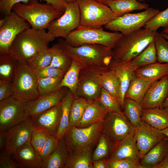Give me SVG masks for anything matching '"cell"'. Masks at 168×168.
Wrapping results in <instances>:
<instances>
[{
    "instance_id": "obj_1",
    "label": "cell",
    "mask_w": 168,
    "mask_h": 168,
    "mask_svg": "<svg viewBox=\"0 0 168 168\" xmlns=\"http://www.w3.org/2000/svg\"><path fill=\"white\" fill-rule=\"evenodd\" d=\"M58 43L66 54L84 68L103 71L109 68L112 60V49L101 45L85 44L73 47L64 39H59Z\"/></svg>"
},
{
    "instance_id": "obj_2",
    "label": "cell",
    "mask_w": 168,
    "mask_h": 168,
    "mask_svg": "<svg viewBox=\"0 0 168 168\" xmlns=\"http://www.w3.org/2000/svg\"><path fill=\"white\" fill-rule=\"evenodd\" d=\"M55 39L45 30L30 28L16 36L10 48L9 54L18 61L27 63L37 52L48 47L49 43Z\"/></svg>"
},
{
    "instance_id": "obj_3",
    "label": "cell",
    "mask_w": 168,
    "mask_h": 168,
    "mask_svg": "<svg viewBox=\"0 0 168 168\" xmlns=\"http://www.w3.org/2000/svg\"><path fill=\"white\" fill-rule=\"evenodd\" d=\"M157 32L141 28L123 35L112 49V61L117 63L128 62L154 40Z\"/></svg>"
},
{
    "instance_id": "obj_4",
    "label": "cell",
    "mask_w": 168,
    "mask_h": 168,
    "mask_svg": "<svg viewBox=\"0 0 168 168\" xmlns=\"http://www.w3.org/2000/svg\"><path fill=\"white\" fill-rule=\"evenodd\" d=\"M28 3L14 4L12 11L28 22L32 28L47 29L50 23L60 16L64 12L52 4L39 3L38 0H30Z\"/></svg>"
},
{
    "instance_id": "obj_5",
    "label": "cell",
    "mask_w": 168,
    "mask_h": 168,
    "mask_svg": "<svg viewBox=\"0 0 168 168\" xmlns=\"http://www.w3.org/2000/svg\"><path fill=\"white\" fill-rule=\"evenodd\" d=\"M123 35L118 32H110L102 27L80 26L64 39L69 45L77 47L85 44L101 45L111 49Z\"/></svg>"
},
{
    "instance_id": "obj_6",
    "label": "cell",
    "mask_w": 168,
    "mask_h": 168,
    "mask_svg": "<svg viewBox=\"0 0 168 168\" xmlns=\"http://www.w3.org/2000/svg\"><path fill=\"white\" fill-rule=\"evenodd\" d=\"M13 96L27 103L40 96L38 90V79L33 70L27 63L18 61L13 81Z\"/></svg>"
},
{
    "instance_id": "obj_7",
    "label": "cell",
    "mask_w": 168,
    "mask_h": 168,
    "mask_svg": "<svg viewBox=\"0 0 168 168\" xmlns=\"http://www.w3.org/2000/svg\"><path fill=\"white\" fill-rule=\"evenodd\" d=\"M81 26L100 28L117 17L107 5L95 0H78Z\"/></svg>"
},
{
    "instance_id": "obj_8",
    "label": "cell",
    "mask_w": 168,
    "mask_h": 168,
    "mask_svg": "<svg viewBox=\"0 0 168 168\" xmlns=\"http://www.w3.org/2000/svg\"><path fill=\"white\" fill-rule=\"evenodd\" d=\"M102 122L85 128L70 127L64 136L69 153L83 149H92L102 134Z\"/></svg>"
},
{
    "instance_id": "obj_9",
    "label": "cell",
    "mask_w": 168,
    "mask_h": 168,
    "mask_svg": "<svg viewBox=\"0 0 168 168\" xmlns=\"http://www.w3.org/2000/svg\"><path fill=\"white\" fill-rule=\"evenodd\" d=\"M135 129L124 114L115 112H108L102 123V133L112 147L134 133Z\"/></svg>"
},
{
    "instance_id": "obj_10",
    "label": "cell",
    "mask_w": 168,
    "mask_h": 168,
    "mask_svg": "<svg viewBox=\"0 0 168 168\" xmlns=\"http://www.w3.org/2000/svg\"><path fill=\"white\" fill-rule=\"evenodd\" d=\"M160 12L157 9L149 7L137 13H127L117 17L105 26L107 30L126 35L144 27L146 23Z\"/></svg>"
},
{
    "instance_id": "obj_11",
    "label": "cell",
    "mask_w": 168,
    "mask_h": 168,
    "mask_svg": "<svg viewBox=\"0 0 168 168\" xmlns=\"http://www.w3.org/2000/svg\"><path fill=\"white\" fill-rule=\"evenodd\" d=\"M80 16L78 0L67 3L64 12L53 21L47 29L55 38L64 39L80 26Z\"/></svg>"
},
{
    "instance_id": "obj_12",
    "label": "cell",
    "mask_w": 168,
    "mask_h": 168,
    "mask_svg": "<svg viewBox=\"0 0 168 168\" xmlns=\"http://www.w3.org/2000/svg\"><path fill=\"white\" fill-rule=\"evenodd\" d=\"M26 104L13 96L0 101V131H7L29 117Z\"/></svg>"
},
{
    "instance_id": "obj_13",
    "label": "cell",
    "mask_w": 168,
    "mask_h": 168,
    "mask_svg": "<svg viewBox=\"0 0 168 168\" xmlns=\"http://www.w3.org/2000/svg\"><path fill=\"white\" fill-rule=\"evenodd\" d=\"M5 22L0 27V54H8L16 36L24 30L30 28V24L12 11L5 15Z\"/></svg>"
},
{
    "instance_id": "obj_14",
    "label": "cell",
    "mask_w": 168,
    "mask_h": 168,
    "mask_svg": "<svg viewBox=\"0 0 168 168\" xmlns=\"http://www.w3.org/2000/svg\"><path fill=\"white\" fill-rule=\"evenodd\" d=\"M102 71L84 68L81 70L76 98H82L88 103L99 100L102 89L99 76Z\"/></svg>"
},
{
    "instance_id": "obj_15",
    "label": "cell",
    "mask_w": 168,
    "mask_h": 168,
    "mask_svg": "<svg viewBox=\"0 0 168 168\" xmlns=\"http://www.w3.org/2000/svg\"><path fill=\"white\" fill-rule=\"evenodd\" d=\"M134 134L141 159L151 149L166 137L162 130L142 121L135 128Z\"/></svg>"
},
{
    "instance_id": "obj_16",
    "label": "cell",
    "mask_w": 168,
    "mask_h": 168,
    "mask_svg": "<svg viewBox=\"0 0 168 168\" xmlns=\"http://www.w3.org/2000/svg\"><path fill=\"white\" fill-rule=\"evenodd\" d=\"M33 129L29 116L25 120L6 131L5 150L12 155L18 149L30 141Z\"/></svg>"
},
{
    "instance_id": "obj_17",
    "label": "cell",
    "mask_w": 168,
    "mask_h": 168,
    "mask_svg": "<svg viewBox=\"0 0 168 168\" xmlns=\"http://www.w3.org/2000/svg\"><path fill=\"white\" fill-rule=\"evenodd\" d=\"M60 104L37 115L29 116L33 128L55 135L60 120Z\"/></svg>"
},
{
    "instance_id": "obj_18",
    "label": "cell",
    "mask_w": 168,
    "mask_h": 168,
    "mask_svg": "<svg viewBox=\"0 0 168 168\" xmlns=\"http://www.w3.org/2000/svg\"><path fill=\"white\" fill-rule=\"evenodd\" d=\"M68 90L67 87H63L57 91L40 96L36 99L26 103L29 116L38 114L59 105Z\"/></svg>"
},
{
    "instance_id": "obj_19",
    "label": "cell",
    "mask_w": 168,
    "mask_h": 168,
    "mask_svg": "<svg viewBox=\"0 0 168 168\" xmlns=\"http://www.w3.org/2000/svg\"><path fill=\"white\" fill-rule=\"evenodd\" d=\"M168 96V75L154 82L140 105L143 109L160 107Z\"/></svg>"
},
{
    "instance_id": "obj_20",
    "label": "cell",
    "mask_w": 168,
    "mask_h": 168,
    "mask_svg": "<svg viewBox=\"0 0 168 168\" xmlns=\"http://www.w3.org/2000/svg\"><path fill=\"white\" fill-rule=\"evenodd\" d=\"M110 152L109 159H130L139 160L140 158L134 133L114 145Z\"/></svg>"
},
{
    "instance_id": "obj_21",
    "label": "cell",
    "mask_w": 168,
    "mask_h": 168,
    "mask_svg": "<svg viewBox=\"0 0 168 168\" xmlns=\"http://www.w3.org/2000/svg\"><path fill=\"white\" fill-rule=\"evenodd\" d=\"M13 159L20 168H41L43 162L40 156L29 142L12 155Z\"/></svg>"
},
{
    "instance_id": "obj_22",
    "label": "cell",
    "mask_w": 168,
    "mask_h": 168,
    "mask_svg": "<svg viewBox=\"0 0 168 168\" xmlns=\"http://www.w3.org/2000/svg\"><path fill=\"white\" fill-rule=\"evenodd\" d=\"M109 68L114 70L118 77L120 86L119 101L123 107L125 96L132 81L136 76L135 71L128 67L127 63H117L111 61Z\"/></svg>"
},
{
    "instance_id": "obj_23",
    "label": "cell",
    "mask_w": 168,
    "mask_h": 168,
    "mask_svg": "<svg viewBox=\"0 0 168 168\" xmlns=\"http://www.w3.org/2000/svg\"><path fill=\"white\" fill-rule=\"evenodd\" d=\"M108 112L99 100L89 103L76 127H86L95 123L102 122Z\"/></svg>"
},
{
    "instance_id": "obj_24",
    "label": "cell",
    "mask_w": 168,
    "mask_h": 168,
    "mask_svg": "<svg viewBox=\"0 0 168 168\" xmlns=\"http://www.w3.org/2000/svg\"><path fill=\"white\" fill-rule=\"evenodd\" d=\"M141 120L162 130L168 127V108L158 107L142 109Z\"/></svg>"
},
{
    "instance_id": "obj_25",
    "label": "cell",
    "mask_w": 168,
    "mask_h": 168,
    "mask_svg": "<svg viewBox=\"0 0 168 168\" xmlns=\"http://www.w3.org/2000/svg\"><path fill=\"white\" fill-rule=\"evenodd\" d=\"M168 152V138L162 140L147 152L140 162L144 168H152L160 163Z\"/></svg>"
},
{
    "instance_id": "obj_26",
    "label": "cell",
    "mask_w": 168,
    "mask_h": 168,
    "mask_svg": "<svg viewBox=\"0 0 168 168\" xmlns=\"http://www.w3.org/2000/svg\"><path fill=\"white\" fill-rule=\"evenodd\" d=\"M69 154L63 136L60 139L59 143L55 151L43 162L41 168H65Z\"/></svg>"
},
{
    "instance_id": "obj_27",
    "label": "cell",
    "mask_w": 168,
    "mask_h": 168,
    "mask_svg": "<svg viewBox=\"0 0 168 168\" xmlns=\"http://www.w3.org/2000/svg\"><path fill=\"white\" fill-rule=\"evenodd\" d=\"M136 76L147 81H156L168 75V63L156 62L135 71Z\"/></svg>"
},
{
    "instance_id": "obj_28",
    "label": "cell",
    "mask_w": 168,
    "mask_h": 168,
    "mask_svg": "<svg viewBox=\"0 0 168 168\" xmlns=\"http://www.w3.org/2000/svg\"><path fill=\"white\" fill-rule=\"evenodd\" d=\"M155 81H146L136 76L131 82L125 98L132 100L140 104L149 88Z\"/></svg>"
},
{
    "instance_id": "obj_29",
    "label": "cell",
    "mask_w": 168,
    "mask_h": 168,
    "mask_svg": "<svg viewBox=\"0 0 168 168\" xmlns=\"http://www.w3.org/2000/svg\"><path fill=\"white\" fill-rule=\"evenodd\" d=\"M74 97L68 89L61 102V115L59 128L56 135L59 139L64 135L70 128L69 117L71 105Z\"/></svg>"
},
{
    "instance_id": "obj_30",
    "label": "cell",
    "mask_w": 168,
    "mask_h": 168,
    "mask_svg": "<svg viewBox=\"0 0 168 168\" xmlns=\"http://www.w3.org/2000/svg\"><path fill=\"white\" fill-rule=\"evenodd\" d=\"M107 6L117 17L133 11L146 10L149 7L147 3L137 0H115L109 2Z\"/></svg>"
},
{
    "instance_id": "obj_31",
    "label": "cell",
    "mask_w": 168,
    "mask_h": 168,
    "mask_svg": "<svg viewBox=\"0 0 168 168\" xmlns=\"http://www.w3.org/2000/svg\"><path fill=\"white\" fill-rule=\"evenodd\" d=\"M157 61L154 40L139 54L127 63L131 69L135 70Z\"/></svg>"
},
{
    "instance_id": "obj_32",
    "label": "cell",
    "mask_w": 168,
    "mask_h": 168,
    "mask_svg": "<svg viewBox=\"0 0 168 168\" xmlns=\"http://www.w3.org/2000/svg\"><path fill=\"white\" fill-rule=\"evenodd\" d=\"M92 151L85 149L70 153L65 168H93Z\"/></svg>"
},
{
    "instance_id": "obj_33",
    "label": "cell",
    "mask_w": 168,
    "mask_h": 168,
    "mask_svg": "<svg viewBox=\"0 0 168 168\" xmlns=\"http://www.w3.org/2000/svg\"><path fill=\"white\" fill-rule=\"evenodd\" d=\"M99 77L102 87L114 96L119 101V82L116 72L109 68L101 71Z\"/></svg>"
},
{
    "instance_id": "obj_34",
    "label": "cell",
    "mask_w": 168,
    "mask_h": 168,
    "mask_svg": "<svg viewBox=\"0 0 168 168\" xmlns=\"http://www.w3.org/2000/svg\"><path fill=\"white\" fill-rule=\"evenodd\" d=\"M83 68L80 63L72 59L71 65L62 81V86L67 87L72 94L74 98L76 97L80 71Z\"/></svg>"
},
{
    "instance_id": "obj_35",
    "label": "cell",
    "mask_w": 168,
    "mask_h": 168,
    "mask_svg": "<svg viewBox=\"0 0 168 168\" xmlns=\"http://www.w3.org/2000/svg\"><path fill=\"white\" fill-rule=\"evenodd\" d=\"M54 50L53 45L51 48L42 49L28 60L27 64L33 70L44 68L50 65Z\"/></svg>"
},
{
    "instance_id": "obj_36",
    "label": "cell",
    "mask_w": 168,
    "mask_h": 168,
    "mask_svg": "<svg viewBox=\"0 0 168 168\" xmlns=\"http://www.w3.org/2000/svg\"><path fill=\"white\" fill-rule=\"evenodd\" d=\"M18 62L9 54H0V79L13 82Z\"/></svg>"
},
{
    "instance_id": "obj_37",
    "label": "cell",
    "mask_w": 168,
    "mask_h": 168,
    "mask_svg": "<svg viewBox=\"0 0 168 168\" xmlns=\"http://www.w3.org/2000/svg\"><path fill=\"white\" fill-rule=\"evenodd\" d=\"M123 107L125 116L132 125L136 127L141 121L142 108L140 104L132 100L125 98Z\"/></svg>"
},
{
    "instance_id": "obj_38",
    "label": "cell",
    "mask_w": 168,
    "mask_h": 168,
    "mask_svg": "<svg viewBox=\"0 0 168 168\" xmlns=\"http://www.w3.org/2000/svg\"><path fill=\"white\" fill-rule=\"evenodd\" d=\"M88 104L82 98L76 97L74 99L70 111V127L77 126L82 117Z\"/></svg>"
},
{
    "instance_id": "obj_39",
    "label": "cell",
    "mask_w": 168,
    "mask_h": 168,
    "mask_svg": "<svg viewBox=\"0 0 168 168\" xmlns=\"http://www.w3.org/2000/svg\"><path fill=\"white\" fill-rule=\"evenodd\" d=\"M63 77L45 78L38 79V90L40 96L52 93L63 87Z\"/></svg>"
},
{
    "instance_id": "obj_40",
    "label": "cell",
    "mask_w": 168,
    "mask_h": 168,
    "mask_svg": "<svg viewBox=\"0 0 168 168\" xmlns=\"http://www.w3.org/2000/svg\"><path fill=\"white\" fill-rule=\"evenodd\" d=\"M54 45V52L50 65L61 70L65 73L71 65L72 59L62 50L58 43Z\"/></svg>"
},
{
    "instance_id": "obj_41",
    "label": "cell",
    "mask_w": 168,
    "mask_h": 168,
    "mask_svg": "<svg viewBox=\"0 0 168 168\" xmlns=\"http://www.w3.org/2000/svg\"><path fill=\"white\" fill-rule=\"evenodd\" d=\"M30 0H2L0 1V11L5 15L12 11L13 5L16 3L23 2H27ZM46 2L47 4H52L59 9L64 12L67 3L63 0H40Z\"/></svg>"
},
{
    "instance_id": "obj_42",
    "label": "cell",
    "mask_w": 168,
    "mask_h": 168,
    "mask_svg": "<svg viewBox=\"0 0 168 168\" xmlns=\"http://www.w3.org/2000/svg\"><path fill=\"white\" fill-rule=\"evenodd\" d=\"M99 100L108 112H115L124 114L121 110L119 100L103 87Z\"/></svg>"
},
{
    "instance_id": "obj_43",
    "label": "cell",
    "mask_w": 168,
    "mask_h": 168,
    "mask_svg": "<svg viewBox=\"0 0 168 168\" xmlns=\"http://www.w3.org/2000/svg\"><path fill=\"white\" fill-rule=\"evenodd\" d=\"M154 41L157 61L161 63H168V41L161 33L157 32Z\"/></svg>"
},
{
    "instance_id": "obj_44",
    "label": "cell",
    "mask_w": 168,
    "mask_h": 168,
    "mask_svg": "<svg viewBox=\"0 0 168 168\" xmlns=\"http://www.w3.org/2000/svg\"><path fill=\"white\" fill-rule=\"evenodd\" d=\"M168 27V7L163 11L159 12L148 21L144 28L152 31H157L160 27Z\"/></svg>"
},
{
    "instance_id": "obj_45",
    "label": "cell",
    "mask_w": 168,
    "mask_h": 168,
    "mask_svg": "<svg viewBox=\"0 0 168 168\" xmlns=\"http://www.w3.org/2000/svg\"><path fill=\"white\" fill-rule=\"evenodd\" d=\"M97 146L92 154L93 161L105 159L111 151L112 147L106 137L101 134Z\"/></svg>"
},
{
    "instance_id": "obj_46",
    "label": "cell",
    "mask_w": 168,
    "mask_h": 168,
    "mask_svg": "<svg viewBox=\"0 0 168 168\" xmlns=\"http://www.w3.org/2000/svg\"><path fill=\"white\" fill-rule=\"evenodd\" d=\"M49 135L44 131L33 128L31 133L30 142L40 155Z\"/></svg>"
},
{
    "instance_id": "obj_47",
    "label": "cell",
    "mask_w": 168,
    "mask_h": 168,
    "mask_svg": "<svg viewBox=\"0 0 168 168\" xmlns=\"http://www.w3.org/2000/svg\"><path fill=\"white\" fill-rule=\"evenodd\" d=\"M107 168H144L139 160L126 159L120 160L106 159Z\"/></svg>"
},
{
    "instance_id": "obj_48",
    "label": "cell",
    "mask_w": 168,
    "mask_h": 168,
    "mask_svg": "<svg viewBox=\"0 0 168 168\" xmlns=\"http://www.w3.org/2000/svg\"><path fill=\"white\" fill-rule=\"evenodd\" d=\"M33 70L38 79L45 78L63 77L65 73L61 70L50 65Z\"/></svg>"
},
{
    "instance_id": "obj_49",
    "label": "cell",
    "mask_w": 168,
    "mask_h": 168,
    "mask_svg": "<svg viewBox=\"0 0 168 168\" xmlns=\"http://www.w3.org/2000/svg\"><path fill=\"white\" fill-rule=\"evenodd\" d=\"M59 140L55 135H49L40 155L43 162L45 161L56 150Z\"/></svg>"
},
{
    "instance_id": "obj_50",
    "label": "cell",
    "mask_w": 168,
    "mask_h": 168,
    "mask_svg": "<svg viewBox=\"0 0 168 168\" xmlns=\"http://www.w3.org/2000/svg\"><path fill=\"white\" fill-rule=\"evenodd\" d=\"M13 82L0 79V101L13 96Z\"/></svg>"
},
{
    "instance_id": "obj_51",
    "label": "cell",
    "mask_w": 168,
    "mask_h": 168,
    "mask_svg": "<svg viewBox=\"0 0 168 168\" xmlns=\"http://www.w3.org/2000/svg\"><path fill=\"white\" fill-rule=\"evenodd\" d=\"M12 155L5 149L2 151L0 155V168H20L11 156Z\"/></svg>"
},
{
    "instance_id": "obj_52",
    "label": "cell",
    "mask_w": 168,
    "mask_h": 168,
    "mask_svg": "<svg viewBox=\"0 0 168 168\" xmlns=\"http://www.w3.org/2000/svg\"><path fill=\"white\" fill-rule=\"evenodd\" d=\"M93 168H107L106 159H103L92 161Z\"/></svg>"
},
{
    "instance_id": "obj_53",
    "label": "cell",
    "mask_w": 168,
    "mask_h": 168,
    "mask_svg": "<svg viewBox=\"0 0 168 168\" xmlns=\"http://www.w3.org/2000/svg\"><path fill=\"white\" fill-rule=\"evenodd\" d=\"M152 168H168V152L162 160Z\"/></svg>"
},
{
    "instance_id": "obj_54",
    "label": "cell",
    "mask_w": 168,
    "mask_h": 168,
    "mask_svg": "<svg viewBox=\"0 0 168 168\" xmlns=\"http://www.w3.org/2000/svg\"><path fill=\"white\" fill-rule=\"evenodd\" d=\"M6 141V131H0V150H2L5 148Z\"/></svg>"
},
{
    "instance_id": "obj_55",
    "label": "cell",
    "mask_w": 168,
    "mask_h": 168,
    "mask_svg": "<svg viewBox=\"0 0 168 168\" xmlns=\"http://www.w3.org/2000/svg\"><path fill=\"white\" fill-rule=\"evenodd\" d=\"M96 1L102 3L103 4L107 5L108 3L110 2L115 0H95Z\"/></svg>"
},
{
    "instance_id": "obj_56",
    "label": "cell",
    "mask_w": 168,
    "mask_h": 168,
    "mask_svg": "<svg viewBox=\"0 0 168 168\" xmlns=\"http://www.w3.org/2000/svg\"><path fill=\"white\" fill-rule=\"evenodd\" d=\"M160 108H168V96L167 97Z\"/></svg>"
},
{
    "instance_id": "obj_57",
    "label": "cell",
    "mask_w": 168,
    "mask_h": 168,
    "mask_svg": "<svg viewBox=\"0 0 168 168\" xmlns=\"http://www.w3.org/2000/svg\"><path fill=\"white\" fill-rule=\"evenodd\" d=\"M162 131L168 138V127L162 130Z\"/></svg>"
},
{
    "instance_id": "obj_58",
    "label": "cell",
    "mask_w": 168,
    "mask_h": 168,
    "mask_svg": "<svg viewBox=\"0 0 168 168\" xmlns=\"http://www.w3.org/2000/svg\"><path fill=\"white\" fill-rule=\"evenodd\" d=\"M162 33L168 34V27L164 29Z\"/></svg>"
},
{
    "instance_id": "obj_59",
    "label": "cell",
    "mask_w": 168,
    "mask_h": 168,
    "mask_svg": "<svg viewBox=\"0 0 168 168\" xmlns=\"http://www.w3.org/2000/svg\"><path fill=\"white\" fill-rule=\"evenodd\" d=\"M161 34L164 37L168 40V34L162 33H161Z\"/></svg>"
},
{
    "instance_id": "obj_60",
    "label": "cell",
    "mask_w": 168,
    "mask_h": 168,
    "mask_svg": "<svg viewBox=\"0 0 168 168\" xmlns=\"http://www.w3.org/2000/svg\"><path fill=\"white\" fill-rule=\"evenodd\" d=\"M66 2L68 3L71 2H72L78 0H63Z\"/></svg>"
},
{
    "instance_id": "obj_61",
    "label": "cell",
    "mask_w": 168,
    "mask_h": 168,
    "mask_svg": "<svg viewBox=\"0 0 168 168\" xmlns=\"http://www.w3.org/2000/svg\"><path fill=\"white\" fill-rule=\"evenodd\" d=\"M138 0V1H139V2L140 1L141 2V1H145V0Z\"/></svg>"
},
{
    "instance_id": "obj_62",
    "label": "cell",
    "mask_w": 168,
    "mask_h": 168,
    "mask_svg": "<svg viewBox=\"0 0 168 168\" xmlns=\"http://www.w3.org/2000/svg\"><path fill=\"white\" fill-rule=\"evenodd\" d=\"M1 0H0V1H1Z\"/></svg>"
}]
</instances>
